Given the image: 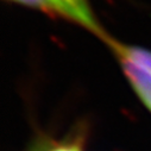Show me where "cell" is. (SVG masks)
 Instances as JSON below:
<instances>
[{
  "label": "cell",
  "mask_w": 151,
  "mask_h": 151,
  "mask_svg": "<svg viewBox=\"0 0 151 151\" xmlns=\"http://www.w3.org/2000/svg\"><path fill=\"white\" fill-rule=\"evenodd\" d=\"M45 151H85V145L82 138L78 136L60 142L55 145H50Z\"/></svg>",
  "instance_id": "5b68a950"
},
{
  "label": "cell",
  "mask_w": 151,
  "mask_h": 151,
  "mask_svg": "<svg viewBox=\"0 0 151 151\" xmlns=\"http://www.w3.org/2000/svg\"><path fill=\"white\" fill-rule=\"evenodd\" d=\"M58 18H64L74 24L85 29L86 31L99 37L105 43L111 38V36L104 30L99 23L89 0H49Z\"/></svg>",
  "instance_id": "6da1fadb"
},
{
  "label": "cell",
  "mask_w": 151,
  "mask_h": 151,
  "mask_svg": "<svg viewBox=\"0 0 151 151\" xmlns=\"http://www.w3.org/2000/svg\"><path fill=\"white\" fill-rule=\"evenodd\" d=\"M111 50L117 57L125 78L130 82L134 93L151 113V70L117 49Z\"/></svg>",
  "instance_id": "7a4b0ae2"
},
{
  "label": "cell",
  "mask_w": 151,
  "mask_h": 151,
  "mask_svg": "<svg viewBox=\"0 0 151 151\" xmlns=\"http://www.w3.org/2000/svg\"><path fill=\"white\" fill-rule=\"evenodd\" d=\"M106 44L109 47V49H117V50L122 51L123 54H125L126 56L132 58L133 61L143 64L144 67H146L147 69L151 70V51L150 50H147L145 48L136 47V45L124 44L114 38H112V37L106 42Z\"/></svg>",
  "instance_id": "3957f363"
},
{
  "label": "cell",
  "mask_w": 151,
  "mask_h": 151,
  "mask_svg": "<svg viewBox=\"0 0 151 151\" xmlns=\"http://www.w3.org/2000/svg\"><path fill=\"white\" fill-rule=\"evenodd\" d=\"M10 3H16L30 9H35V10H40L47 14H49L50 17H58L56 13V10L54 9V6L51 5V3L49 0H7Z\"/></svg>",
  "instance_id": "277c9868"
}]
</instances>
